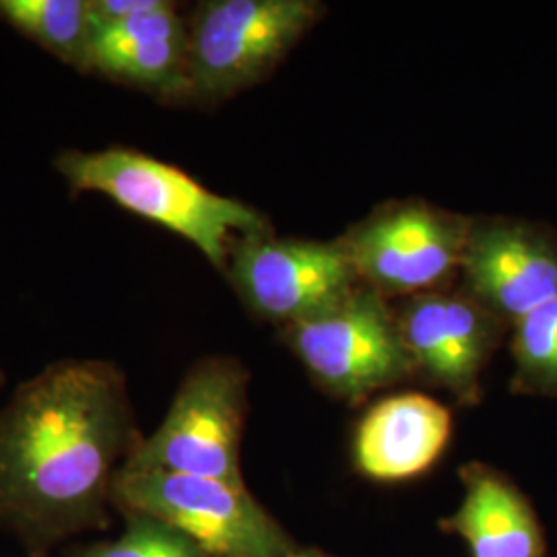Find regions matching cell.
<instances>
[{
	"label": "cell",
	"instance_id": "1",
	"mask_svg": "<svg viewBox=\"0 0 557 557\" xmlns=\"http://www.w3.org/2000/svg\"><path fill=\"white\" fill-rule=\"evenodd\" d=\"M126 376L108 359H60L0 409V531L32 557L103 531L114 483L143 442Z\"/></svg>",
	"mask_w": 557,
	"mask_h": 557
},
{
	"label": "cell",
	"instance_id": "2",
	"mask_svg": "<svg viewBox=\"0 0 557 557\" xmlns=\"http://www.w3.org/2000/svg\"><path fill=\"white\" fill-rule=\"evenodd\" d=\"M54 168L75 193H100L188 239L223 275L239 238L273 232L255 207L221 197L176 165L131 147L62 151Z\"/></svg>",
	"mask_w": 557,
	"mask_h": 557
},
{
	"label": "cell",
	"instance_id": "3",
	"mask_svg": "<svg viewBox=\"0 0 557 557\" xmlns=\"http://www.w3.org/2000/svg\"><path fill=\"white\" fill-rule=\"evenodd\" d=\"M317 0H207L188 17L184 103L213 106L267 79L319 23Z\"/></svg>",
	"mask_w": 557,
	"mask_h": 557
},
{
	"label": "cell",
	"instance_id": "4",
	"mask_svg": "<svg viewBox=\"0 0 557 557\" xmlns=\"http://www.w3.org/2000/svg\"><path fill=\"white\" fill-rule=\"evenodd\" d=\"M248 370L238 359L205 358L182 380L160 428L143 438L122 471H163L246 487L239 444L248 409Z\"/></svg>",
	"mask_w": 557,
	"mask_h": 557
},
{
	"label": "cell",
	"instance_id": "5",
	"mask_svg": "<svg viewBox=\"0 0 557 557\" xmlns=\"http://www.w3.org/2000/svg\"><path fill=\"white\" fill-rule=\"evenodd\" d=\"M281 338L324 391L349 403L416 374L395 308L363 283L337 306L283 326Z\"/></svg>",
	"mask_w": 557,
	"mask_h": 557
},
{
	"label": "cell",
	"instance_id": "6",
	"mask_svg": "<svg viewBox=\"0 0 557 557\" xmlns=\"http://www.w3.org/2000/svg\"><path fill=\"white\" fill-rule=\"evenodd\" d=\"M114 506L176 527L211 557H289L294 545L246 487L163 471H120Z\"/></svg>",
	"mask_w": 557,
	"mask_h": 557
},
{
	"label": "cell",
	"instance_id": "7",
	"mask_svg": "<svg viewBox=\"0 0 557 557\" xmlns=\"http://www.w3.org/2000/svg\"><path fill=\"white\" fill-rule=\"evenodd\" d=\"M469 223L436 205L400 200L382 205L338 239L366 287L382 298H411L458 275Z\"/></svg>",
	"mask_w": 557,
	"mask_h": 557
},
{
	"label": "cell",
	"instance_id": "8",
	"mask_svg": "<svg viewBox=\"0 0 557 557\" xmlns=\"http://www.w3.org/2000/svg\"><path fill=\"white\" fill-rule=\"evenodd\" d=\"M225 277L252 314L281 329L337 306L361 285L341 239L277 238L273 232L239 238Z\"/></svg>",
	"mask_w": 557,
	"mask_h": 557
},
{
	"label": "cell",
	"instance_id": "9",
	"mask_svg": "<svg viewBox=\"0 0 557 557\" xmlns=\"http://www.w3.org/2000/svg\"><path fill=\"white\" fill-rule=\"evenodd\" d=\"M460 292L508 329L557 296V232L539 221L471 218Z\"/></svg>",
	"mask_w": 557,
	"mask_h": 557
},
{
	"label": "cell",
	"instance_id": "10",
	"mask_svg": "<svg viewBox=\"0 0 557 557\" xmlns=\"http://www.w3.org/2000/svg\"><path fill=\"white\" fill-rule=\"evenodd\" d=\"M395 312L416 374L475 405L481 374L508 326L460 289L411 296Z\"/></svg>",
	"mask_w": 557,
	"mask_h": 557
},
{
	"label": "cell",
	"instance_id": "11",
	"mask_svg": "<svg viewBox=\"0 0 557 557\" xmlns=\"http://www.w3.org/2000/svg\"><path fill=\"white\" fill-rule=\"evenodd\" d=\"M186 54L188 21L178 4L156 0L131 20L94 27L87 73L184 103Z\"/></svg>",
	"mask_w": 557,
	"mask_h": 557
},
{
	"label": "cell",
	"instance_id": "12",
	"mask_svg": "<svg viewBox=\"0 0 557 557\" xmlns=\"http://www.w3.org/2000/svg\"><path fill=\"white\" fill-rule=\"evenodd\" d=\"M450 421L444 405L423 395L380 400L356 432L354 457L359 471L380 481L416 478L428 471L448 444Z\"/></svg>",
	"mask_w": 557,
	"mask_h": 557
},
{
	"label": "cell",
	"instance_id": "13",
	"mask_svg": "<svg viewBox=\"0 0 557 557\" xmlns=\"http://www.w3.org/2000/svg\"><path fill=\"white\" fill-rule=\"evenodd\" d=\"M467 494L448 527L469 541L475 557H545V541L527 498L483 465L462 469Z\"/></svg>",
	"mask_w": 557,
	"mask_h": 557
},
{
	"label": "cell",
	"instance_id": "14",
	"mask_svg": "<svg viewBox=\"0 0 557 557\" xmlns=\"http://www.w3.org/2000/svg\"><path fill=\"white\" fill-rule=\"evenodd\" d=\"M0 21L87 73L94 34L89 0H0Z\"/></svg>",
	"mask_w": 557,
	"mask_h": 557
},
{
	"label": "cell",
	"instance_id": "15",
	"mask_svg": "<svg viewBox=\"0 0 557 557\" xmlns=\"http://www.w3.org/2000/svg\"><path fill=\"white\" fill-rule=\"evenodd\" d=\"M510 351L512 393L557 397V296L512 326Z\"/></svg>",
	"mask_w": 557,
	"mask_h": 557
},
{
	"label": "cell",
	"instance_id": "16",
	"mask_svg": "<svg viewBox=\"0 0 557 557\" xmlns=\"http://www.w3.org/2000/svg\"><path fill=\"white\" fill-rule=\"evenodd\" d=\"M126 529L116 541L96 543L79 557H211L176 527L147 512L124 510Z\"/></svg>",
	"mask_w": 557,
	"mask_h": 557
},
{
	"label": "cell",
	"instance_id": "17",
	"mask_svg": "<svg viewBox=\"0 0 557 557\" xmlns=\"http://www.w3.org/2000/svg\"><path fill=\"white\" fill-rule=\"evenodd\" d=\"M289 557H326L319 554V552H294Z\"/></svg>",
	"mask_w": 557,
	"mask_h": 557
},
{
	"label": "cell",
	"instance_id": "18",
	"mask_svg": "<svg viewBox=\"0 0 557 557\" xmlns=\"http://www.w3.org/2000/svg\"><path fill=\"white\" fill-rule=\"evenodd\" d=\"M2 386H4V372L0 370V388H2Z\"/></svg>",
	"mask_w": 557,
	"mask_h": 557
}]
</instances>
